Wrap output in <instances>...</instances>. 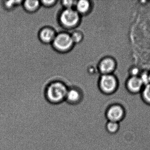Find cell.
<instances>
[{
	"label": "cell",
	"mask_w": 150,
	"mask_h": 150,
	"mask_svg": "<svg viewBox=\"0 0 150 150\" xmlns=\"http://www.w3.org/2000/svg\"><path fill=\"white\" fill-rule=\"evenodd\" d=\"M68 87L63 81L54 80L46 86L45 96L47 100L52 104H58L65 100Z\"/></svg>",
	"instance_id": "1"
},
{
	"label": "cell",
	"mask_w": 150,
	"mask_h": 150,
	"mask_svg": "<svg viewBox=\"0 0 150 150\" xmlns=\"http://www.w3.org/2000/svg\"><path fill=\"white\" fill-rule=\"evenodd\" d=\"M81 15L74 8L64 9L58 15L59 24L62 28L69 30L76 28L80 23Z\"/></svg>",
	"instance_id": "2"
},
{
	"label": "cell",
	"mask_w": 150,
	"mask_h": 150,
	"mask_svg": "<svg viewBox=\"0 0 150 150\" xmlns=\"http://www.w3.org/2000/svg\"><path fill=\"white\" fill-rule=\"evenodd\" d=\"M74 45L70 33L67 31H61L57 33L52 43V47L56 51L62 53L71 50Z\"/></svg>",
	"instance_id": "3"
},
{
	"label": "cell",
	"mask_w": 150,
	"mask_h": 150,
	"mask_svg": "<svg viewBox=\"0 0 150 150\" xmlns=\"http://www.w3.org/2000/svg\"><path fill=\"white\" fill-rule=\"evenodd\" d=\"M57 32L54 28L49 25L43 26L39 29L38 37L39 40L45 44H52Z\"/></svg>",
	"instance_id": "4"
},
{
	"label": "cell",
	"mask_w": 150,
	"mask_h": 150,
	"mask_svg": "<svg viewBox=\"0 0 150 150\" xmlns=\"http://www.w3.org/2000/svg\"><path fill=\"white\" fill-rule=\"evenodd\" d=\"M100 85L103 92L111 93L116 87V80L114 76L110 74H104L100 79Z\"/></svg>",
	"instance_id": "5"
},
{
	"label": "cell",
	"mask_w": 150,
	"mask_h": 150,
	"mask_svg": "<svg viewBox=\"0 0 150 150\" xmlns=\"http://www.w3.org/2000/svg\"><path fill=\"white\" fill-rule=\"evenodd\" d=\"M82 97L83 94L80 88L77 87L72 86L68 88L65 101L70 104H77L81 101Z\"/></svg>",
	"instance_id": "6"
},
{
	"label": "cell",
	"mask_w": 150,
	"mask_h": 150,
	"mask_svg": "<svg viewBox=\"0 0 150 150\" xmlns=\"http://www.w3.org/2000/svg\"><path fill=\"white\" fill-rule=\"evenodd\" d=\"M123 115V110L120 106L115 105L110 107L108 111V118L112 122H117L122 118Z\"/></svg>",
	"instance_id": "7"
},
{
	"label": "cell",
	"mask_w": 150,
	"mask_h": 150,
	"mask_svg": "<svg viewBox=\"0 0 150 150\" xmlns=\"http://www.w3.org/2000/svg\"><path fill=\"white\" fill-rule=\"evenodd\" d=\"M22 6L28 13H34L40 8L41 4L38 0H25L23 1Z\"/></svg>",
	"instance_id": "8"
},
{
	"label": "cell",
	"mask_w": 150,
	"mask_h": 150,
	"mask_svg": "<svg viewBox=\"0 0 150 150\" xmlns=\"http://www.w3.org/2000/svg\"><path fill=\"white\" fill-rule=\"evenodd\" d=\"M115 61L110 58H106L101 62L100 69L104 74H110L115 68Z\"/></svg>",
	"instance_id": "9"
},
{
	"label": "cell",
	"mask_w": 150,
	"mask_h": 150,
	"mask_svg": "<svg viewBox=\"0 0 150 150\" xmlns=\"http://www.w3.org/2000/svg\"><path fill=\"white\" fill-rule=\"evenodd\" d=\"M143 85L144 84L140 78L137 76H132L127 82L128 88L130 91L134 93H137L140 91Z\"/></svg>",
	"instance_id": "10"
},
{
	"label": "cell",
	"mask_w": 150,
	"mask_h": 150,
	"mask_svg": "<svg viewBox=\"0 0 150 150\" xmlns=\"http://www.w3.org/2000/svg\"><path fill=\"white\" fill-rule=\"evenodd\" d=\"M90 8V2L87 0L77 1L74 9L81 15L86 14Z\"/></svg>",
	"instance_id": "11"
},
{
	"label": "cell",
	"mask_w": 150,
	"mask_h": 150,
	"mask_svg": "<svg viewBox=\"0 0 150 150\" xmlns=\"http://www.w3.org/2000/svg\"><path fill=\"white\" fill-rule=\"evenodd\" d=\"M23 1L22 0H10L3 1H1V5L4 10L11 11L19 6L22 5Z\"/></svg>",
	"instance_id": "12"
},
{
	"label": "cell",
	"mask_w": 150,
	"mask_h": 150,
	"mask_svg": "<svg viewBox=\"0 0 150 150\" xmlns=\"http://www.w3.org/2000/svg\"><path fill=\"white\" fill-rule=\"evenodd\" d=\"M73 31L70 33L71 38L74 44H78L83 41L84 35L83 33L79 30H73Z\"/></svg>",
	"instance_id": "13"
},
{
	"label": "cell",
	"mask_w": 150,
	"mask_h": 150,
	"mask_svg": "<svg viewBox=\"0 0 150 150\" xmlns=\"http://www.w3.org/2000/svg\"><path fill=\"white\" fill-rule=\"evenodd\" d=\"M77 1L63 0L60 1V4L64 9H72L75 8Z\"/></svg>",
	"instance_id": "14"
},
{
	"label": "cell",
	"mask_w": 150,
	"mask_h": 150,
	"mask_svg": "<svg viewBox=\"0 0 150 150\" xmlns=\"http://www.w3.org/2000/svg\"><path fill=\"white\" fill-rule=\"evenodd\" d=\"M58 1L57 0H42L40 1L41 6L44 7L50 8L54 6L57 4Z\"/></svg>",
	"instance_id": "15"
},
{
	"label": "cell",
	"mask_w": 150,
	"mask_h": 150,
	"mask_svg": "<svg viewBox=\"0 0 150 150\" xmlns=\"http://www.w3.org/2000/svg\"><path fill=\"white\" fill-rule=\"evenodd\" d=\"M107 127L110 132H115L118 129V125L117 122L110 121L107 124Z\"/></svg>",
	"instance_id": "16"
},
{
	"label": "cell",
	"mask_w": 150,
	"mask_h": 150,
	"mask_svg": "<svg viewBox=\"0 0 150 150\" xmlns=\"http://www.w3.org/2000/svg\"><path fill=\"white\" fill-rule=\"evenodd\" d=\"M143 96L146 101L150 103V84L146 85L144 88Z\"/></svg>",
	"instance_id": "17"
},
{
	"label": "cell",
	"mask_w": 150,
	"mask_h": 150,
	"mask_svg": "<svg viewBox=\"0 0 150 150\" xmlns=\"http://www.w3.org/2000/svg\"><path fill=\"white\" fill-rule=\"evenodd\" d=\"M143 82V84H146V85L149 84L150 81H149V75L144 74H143L141 76V78H140Z\"/></svg>",
	"instance_id": "18"
},
{
	"label": "cell",
	"mask_w": 150,
	"mask_h": 150,
	"mask_svg": "<svg viewBox=\"0 0 150 150\" xmlns=\"http://www.w3.org/2000/svg\"><path fill=\"white\" fill-rule=\"evenodd\" d=\"M138 72V70H137V69H134L132 70V74H134V76H136V74L137 75V74Z\"/></svg>",
	"instance_id": "19"
},
{
	"label": "cell",
	"mask_w": 150,
	"mask_h": 150,
	"mask_svg": "<svg viewBox=\"0 0 150 150\" xmlns=\"http://www.w3.org/2000/svg\"><path fill=\"white\" fill-rule=\"evenodd\" d=\"M149 81H150V74H149Z\"/></svg>",
	"instance_id": "20"
}]
</instances>
